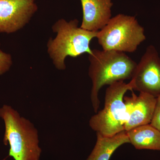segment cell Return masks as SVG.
<instances>
[{
	"mask_svg": "<svg viewBox=\"0 0 160 160\" xmlns=\"http://www.w3.org/2000/svg\"><path fill=\"white\" fill-rule=\"evenodd\" d=\"M129 90H133L130 82L127 84L120 81L109 85L106 89L104 108L89 120V126L92 130L106 137L125 131L128 113L124 98Z\"/></svg>",
	"mask_w": 160,
	"mask_h": 160,
	"instance_id": "obj_4",
	"label": "cell"
},
{
	"mask_svg": "<svg viewBox=\"0 0 160 160\" xmlns=\"http://www.w3.org/2000/svg\"><path fill=\"white\" fill-rule=\"evenodd\" d=\"M129 143L137 149L160 151V131L150 124L126 132Z\"/></svg>",
	"mask_w": 160,
	"mask_h": 160,
	"instance_id": "obj_11",
	"label": "cell"
},
{
	"mask_svg": "<svg viewBox=\"0 0 160 160\" xmlns=\"http://www.w3.org/2000/svg\"><path fill=\"white\" fill-rule=\"evenodd\" d=\"M83 10L81 28L98 32L103 29L111 18V0H81Z\"/></svg>",
	"mask_w": 160,
	"mask_h": 160,
	"instance_id": "obj_9",
	"label": "cell"
},
{
	"mask_svg": "<svg viewBox=\"0 0 160 160\" xmlns=\"http://www.w3.org/2000/svg\"><path fill=\"white\" fill-rule=\"evenodd\" d=\"M77 19L67 22L62 19L52 26L57 36L50 38L47 44L48 53L56 68L66 69L65 61L67 57L76 58L84 53L91 54L92 40L96 38L98 32L88 31L78 27Z\"/></svg>",
	"mask_w": 160,
	"mask_h": 160,
	"instance_id": "obj_3",
	"label": "cell"
},
{
	"mask_svg": "<svg viewBox=\"0 0 160 160\" xmlns=\"http://www.w3.org/2000/svg\"><path fill=\"white\" fill-rule=\"evenodd\" d=\"M127 143H129V141L126 131L111 137L97 132L95 145L86 160H109L119 147Z\"/></svg>",
	"mask_w": 160,
	"mask_h": 160,
	"instance_id": "obj_10",
	"label": "cell"
},
{
	"mask_svg": "<svg viewBox=\"0 0 160 160\" xmlns=\"http://www.w3.org/2000/svg\"><path fill=\"white\" fill-rule=\"evenodd\" d=\"M89 59V76L92 83L90 98L97 113L100 106L98 94L101 88L115 82L131 79L137 63L125 52L103 49H92Z\"/></svg>",
	"mask_w": 160,
	"mask_h": 160,
	"instance_id": "obj_1",
	"label": "cell"
},
{
	"mask_svg": "<svg viewBox=\"0 0 160 160\" xmlns=\"http://www.w3.org/2000/svg\"><path fill=\"white\" fill-rule=\"evenodd\" d=\"M150 124L160 131V96L156 98L154 114Z\"/></svg>",
	"mask_w": 160,
	"mask_h": 160,
	"instance_id": "obj_13",
	"label": "cell"
},
{
	"mask_svg": "<svg viewBox=\"0 0 160 160\" xmlns=\"http://www.w3.org/2000/svg\"><path fill=\"white\" fill-rule=\"evenodd\" d=\"M0 117L5 123L3 143L10 146L9 156L14 160H40L42 150L34 125L7 105L0 108Z\"/></svg>",
	"mask_w": 160,
	"mask_h": 160,
	"instance_id": "obj_2",
	"label": "cell"
},
{
	"mask_svg": "<svg viewBox=\"0 0 160 160\" xmlns=\"http://www.w3.org/2000/svg\"><path fill=\"white\" fill-rule=\"evenodd\" d=\"M133 90L160 96V58L154 46L147 47L130 81Z\"/></svg>",
	"mask_w": 160,
	"mask_h": 160,
	"instance_id": "obj_6",
	"label": "cell"
},
{
	"mask_svg": "<svg viewBox=\"0 0 160 160\" xmlns=\"http://www.w3.org/2000/svg\"><path fill=\"white\" fill-rule=\"evenodd\" d=\"M37 9L35 0H0V33L22 29Z\"/></svg>",
	"mask_w": 160,
	"mask_h": 160,
	"instance_id": "obj_7",
	"label": "cell"
},
{
	"mask_svg": "<svg viewBox=\"0 0 160 160\" xmlns=\"http://www.w3.org/2000/svg\"><path fill=\"white\" fill-rule=\"evenodd\" d=\"M124 102L127 107L128 118L125 125V130L131 129L150 124L154 114L156 98L153 96L140 92L138 96L132 91L131 97L125 96Z\"/></svg>",
	"mask_w": 160,
	"mask_h": 160,
	"instance_id": "obj_8",
	"label": "cell"
},
{
	"mask_svg": "<svg viewBox=\"0 0 160 160\" xmlns=\"http://www.w3.org/2000/svg\"><path fill=\"white\" fill-rule=\"evenodd\" d=\"M0 46H1V44H0Z\"/></svg>",
	"mask_w": 160,
	"mask_h": 160,
	"instance_id": "obj_14",
	"label": "cell"
},
{
	"mask_svg": "<svg viewBox=\"0 0 160 160\" xmlns=\"http://www.w3.org/2000/svg\"><path fill=\"white\" fill-rule=\"evenodd\" d=\"M98 42L103 50L134 52L146 39L144 28L135 17L122 14L112 18L103 29L98 32Z\"/></svg>",
	"mask_w": 160,
	"mask_h": 160,
	"instance_id": "obj_5",
	"label": "cell"
},
{
	"mask_svg": "<svg viewBox=\"0 0 160 160\" xmlns=\"http://www.w3.org/2000/svg\"><path fill=\"white\" fill-rule=\"evenodd\" d=\"M12 65L11 56L0 50V75L9 71Z\"/></svg>",
	"mask_w": 160,
	"mask_h": 160,
	"instance_id": "obj_12",
	"label": "cell"
}]
</instances>
